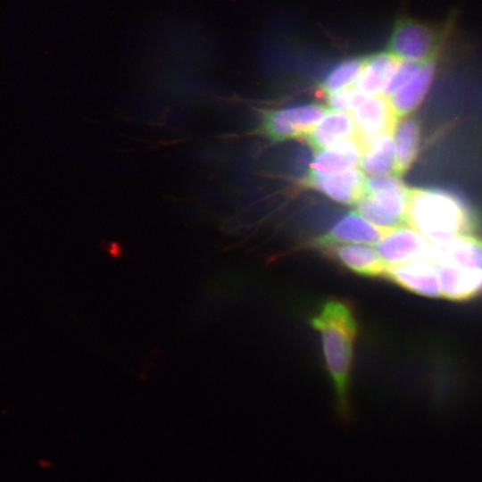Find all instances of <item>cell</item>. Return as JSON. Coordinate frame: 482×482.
<instances>
[{"instance_id":"1","label":"cell","mask_w":482,"mask_h":482,"mask_svg":"<svg viewBox=\"0 0 482 482\" xmlns=\"http://www.w3.org/2000/svg\"><path fill=\"white\" fill-rule=\"evenodd\" d=\"M311 324L321 337L326 367L333 382L337 409L343 419L349 416L348 386L353 367L358 323L353 308L339 299L326 301L312 317Z\"/></svg>"},{"instance_id":"2","label":"cell","mask_w":482,"mask_h":482,"mask_svg":"<svg viewBox=\"0 0 482 482\" xmlns=\"http://www.w3.org/2000/svg\"><path fill=\"white\" fill-rule=\"evenodd\" d=\"M407 222L432 244L472 234L476 224L470 209L453 193L421 188L411 190Z\"/></svg>"},{"instance_id":"3","label":"cell","mask_w":482,"mask_h":482,"mask_svg":"<svg viewBox=\"0 0 482 482\" xmlns=\"http://www.w3.org/2000/svg\"><path fill=\"white\" fill-rule=\"evenodd\" d=\"M442 44L440 32L413 20L399 21L389 40V52L401 60L425 62L435 61Z\"/></svg>"},{"instance_id":"4","label":"cell","mask_w":482,"mask_h":482,"mask_svg":"<svg viewBox=\"0 0 482 482\" xmlns=\"http://www.w3.org/2000/svg\"><path fill=\"white\" fill-rule=\"evenodd\" d=\"M327 111L316 104L267 110L262 115L260 131L275 142L303 138Z\"/></svg>"},{"instance_id":"5","label":"cell","mask_w":482,"mask_h":482,"mask_svg":"<svg viewBox=\"0 0 482 482\" xmlns=\"http://www.w3.org/2000/svg\"><path fill=\"white\" fill-rule=\"evenodd\" d=\"M411 190L405 186L364 195L355 204L356 211L386 230L406 224Z\"/></svg>"},{"instance_id":"6","label":"cell","mask_w":482,"mask_h":482,"mask_svg":"<svg viewBox=\"0 0 482 482\" xmlns=\"http://www.w3.org/2000/svg\"><path fill=\"white\" fill-rule=\"evenodd\" d=\"M432 244L410 224L387 230L377 244V251L386 267L417 260H428Z\"/></svg>"},{"instance_id":"7","label":"cell","mask_w":482,"mask_h":482,"mask_svg":"<svg viewBox=\"0 0 482 482\" xmlns=\"http://www.w3.org/2000/svg\"><path fill=\"white\" fill-rule=\"evenodd\" d=\"M352 115L356 124V137L362 147L380 134L394 132L399 120L389 98L384 95L366 96Z\"/></svg>"},{"instance_id":"8","label":"cell","mask_w":482,"mask_h":482,"mask_svg":"<svg viewBox=\"0 0 482 482\" xmlns=\"http://www.w3.org/2000/svg\"><path fill=\"white\" fill-rule=\"evenodd\" d=\"M386 231L351 212L341 217L324 235L315 238L312 245L321 249L349 243L377 245Z\"/></svg>"},{"instance_id":"9","label":"cell","mask_w":482,"mask_h":482,"mask_svg":"<svg viewBox=\"0 0 482 482\" xmlns=\"http://www.w3.org/2000/svg\"><path fill=\"white\" fill-rule=\"evenodd\" d=\"M364 172L358 167L325 176H306L303 184L344 204H355L364 195Z\"/></svg>"},{"instance_id":"10","label":"cell","mask_w":482,"mask_h":482,"mask_svg":"<svg viewBox=\"0 0 482 482\" xmlns=\"http://www.w3.org/2000/svg\"><path fill=\"white\" fill-rule=\"evenodd\" d=\"M385 277L410 292L428 297L441 296L436 264L430 260L388 267Z\"/></svg>"},{"instance_id":"11","label":"cell","mask_w":482,"mask_h":482,"mask_svg":"<svg viewBox=\"0 0 482 482\" xmlns=\"http://www.w3.org/2000/svg\"><path fill=\"white\" fill-rule=\"evenodd\" d=\"M428 260L468 270H482V239L464 234L447 242L432 244Z\"/></svg>"},{"instance_id":"12","label":"cell","mask_w":482,"mask_h":482,"mask_svg":"<svg viewBox=\"0 0 482 482\" xmlns=\"http://www.w3.org/2000/svg\"><path fill=\"white\" fill-rule=\"evenodd\" d=\"M362 145L357 137L348 138L317 152L307 176L338 173L359 165Z\"/></svg>"},{"instance_id":"13","label":"cell","mask_w":482,"mask_h":482,"mask_svg":"<svg viewBox=\"0 0 482 482\" xmlns=\"http://www.w3.org/2000/svg\"><path fill=\"white\" fill-rule=\"evenodd\" d=\"M441 296L463 301L482 293V270H468L449 262L436 263Z\"/></svg>"},{"instance_id":"14","label":"cell","mask_w":482,"mask_h":482,"mask_svg":"<svg viewBox=\"0 0 482 482\" xmlns=\"http://www.w3.org/2000/svg\"><path fill=\"white\" fill-rule=\"evenodd\" d=\"M325 252L348 270L366 277H385L387 267L377 249L361 244H339Z\"/></svg>"},{"instance_id":"15","label":"cell","mask_w":482,"mask_h":482,"mask_svg":"<svg viewBox=\"0 0 482 482\" xmlns=\"http://www.w3.org/2000/svg\"><path fill=\"white\" fill-rule=\"evenodd\" d=\"M356 135L353 115L345 112L327 111L303 138L318 152L340 141L356 137Z\"/></svg>"},{"instance_id":"16","label":"cell","mask_w":482,"mask_h":482,"mask_svg":"<svg viewBox=\"0 0 482 482\" xmlns=\"http://www.w3.org/2000/svg\"><path fill=\"white\" fill-rule=\"evenodd\" d=\"M400 60L389 51L363 59V66L354 83L355 88L365 96L382 95Z\"/></svg>"},{"instance_id":"17","label":"cell","mask_w":482,"mask_h":482,"mask_svg":"<svg viewBox=\"0 0 482 482\" xmlns=\"http://www.w3.org/2000/svg\"><path fill=\"white\" fill-rule=\"evenodd\" d=\"M435 71V61L424 62L409 82L388 96L398 119L407 116L421 104L431 86Z\"/></svg>"},{"instance_id":"18","label":"cell","mask_w":482,"mask_h":482,"mask_svg":"<svg viewBox=\"0 0 482 482\" xmlns=\"http://www.w3.org/2000/svg\"><path fill=\"white\" fill-rule=\"evenodd\" d=\"M394 132L383 133L362 147L359 168L370 175L395 174Z\"/></svg>"},{"instance_id":"19","label":"cell","mask_w":482,"mask_h":482,"mask_svg":"<svg viewBox=\"0 0 482 482\" xmlns=\"http://www.w3.org/2000/svg\"><path fill=\"white\" fill-rule=\"evenodd\" d=\"M395 140V174L401 176L414 162L419 149L420 127L410 117L398 120L394 130Z\"/></svg>"},{"instance_id":"20","label":"cell","mask_w":482,"mask_h":482,"mask_svg":"<svg viewBox=\"0 0 482 482\" xmlns=\"http://www.w3.org/2000/svg\"><path fill=\"white\" fill-rule=\"evenodd\" d=\"M363 66V59L352 58L345 60L333 67L321 82V89L329 94L335 91L351 87L353 85Z\"/></svg>"},{"instance_id":"21","label":"cell","mask_w":482,"mask_h":482,"mask_svg":"<svg viewBox=\"0 0 482 482\" xmlns=\"http://www.w3.org/2000/svg\"><path fill=\"white\" fill-rule=\"evenodd\" d=\"M366 96H368L351 87L328 94L327 102L333 111L352 112Z\"/></svg>"},{"instance_id":"22","label":"cell","mask_w":482,"mask_h":482,"mask_svg":"<svg viewBox=\"0 0 482 482\" xmlns=\"http://www.w3.org/2000/svg\"><path fill=\"white\" fill-rule=\"evenodd\" d=\"M423 63L400 60L382 95H393L418 73Z\"/></svg>"},{"instance_id":"23","label":"cell","mask_w":482,"mask_h":482,"mask_svg":"<svg viewBox=\"0 0 482 482\" xmlns=\"http://www.w3.org/2000/svg\"><path fill=\"white\" fill-rule=\"evenodd\" d=\"M403 187L404 183L395 174L372 175L365 179L364 184L365 195Z\"/></svg>"}]
</instances>
